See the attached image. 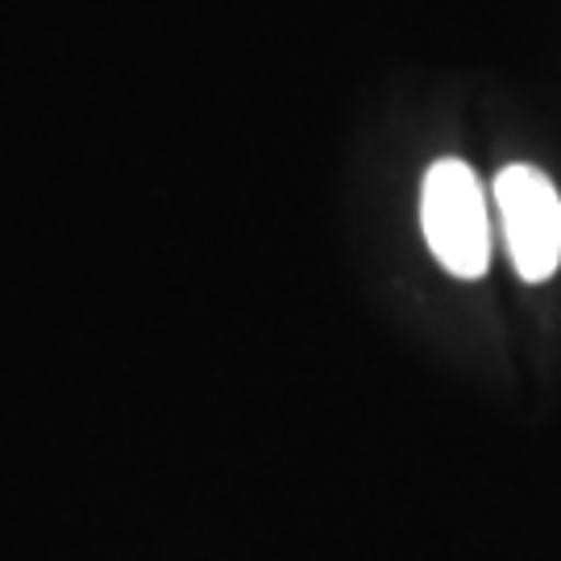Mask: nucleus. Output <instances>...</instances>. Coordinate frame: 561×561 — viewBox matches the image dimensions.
Returning a JSON list of instances; mask_svg holds the SVG:
<instances>
[{"mask_svg":"<svg viewBox=\"0 0 561 561\" xmlns=\"http://www.w3.org/2000/svg\"><path fill=\"white\" fill-rule=\"evenodd\" d=\"M503 241L524 283H545L561 266V196L537 167H503L495 180Z\"/></svg>","mask_w":561,"mask_h":561,"instance_id":"obj_2","label":"nucleus"},{"mask_svg":"<svg viewBox=\"0 0 561 561\" xmlns=\"http://www.w3.org/2000/svg\"><path fill=\"white\" fill-rule=\"evenodd\" d=\"M421 225L433 259L458 279H479L491 266V217L479 175L461 159L428 167L421 187Z\"/></svg>","mask_w":561,"mask_h":561,"instance_id":"obj_1","label":"nucleus"}]
</instances>
